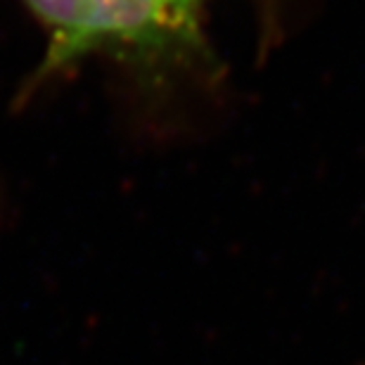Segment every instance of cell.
<instances>
[{"mask_svg": "<svg viewBox=\"0 0 365 365\" xmlns=\"http://www.w3.org/2000/svg\"><path fill=\"white\" fill-rule=\"evenodd\" d=\"M50 46L38 71L55 74L95 53L157 57L200 53V5L192 0H24Z\"/></svg>", "mask_w": 365, "mask_h": 365, "instance_id": "obj_1", "label": "cell"}, {"mask_svg": "<svg viewBox=\"0 0 365 365\" xmlns=\"http://www.w3.org/2000/svg\"><path fill=\"white\" fill-rule=\"evenodd\" d=\"M192 3H197V5H200V7H202V3H204V0H192Z\"/></svg>", "mask_w": 365, "mask_h": 365, "instance_id": "obj_2", "label": "cell"}]
</instances>
